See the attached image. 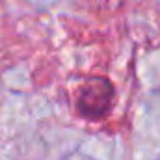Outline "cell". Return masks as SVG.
<instances>
[{"label": "cell", "instance_id": "6da1fadb", "mask_svg": "<svg viewBox=\"0 0 160 160\" xmlns=\"http://www.w3.org/2000/svg\"><path fill=\"white\" fill-rule=\"evenodd\" d=\"M114 99H116V91L110 80L101 77L89 78L80 88L77 108L88 119H102L110 112Z\"/></svg>", "mask_w": 160, "mask_h": 160}]
</instances>
